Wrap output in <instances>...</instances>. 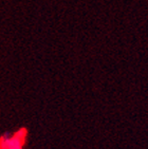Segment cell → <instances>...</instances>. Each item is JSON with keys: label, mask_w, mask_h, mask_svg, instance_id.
<instances>
[{"label": "cell", "mask_w": 148, "mask_h": 149, "mask_svg": "<svg viewBox=\"0 0 148 149\" xmlns=\"http://www.w3.org/2000/svg\"><path fill=\"white\" fill-rule=\"evenodd\" d=\"M27 133L28 131L26 128H21L19 131L14 132L11 135L6 133L0 136V149H22L28 135Z\"/></svg>", "instance_id": "6da1fadb"}]
</instances>
